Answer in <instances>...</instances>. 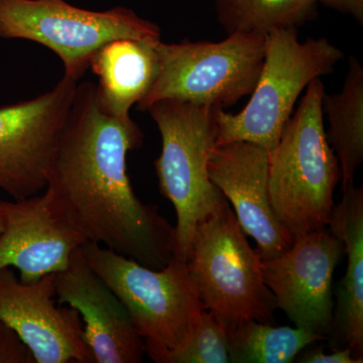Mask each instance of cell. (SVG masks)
Returning <instances> with one entry per match:
<instances>
[{"instance_id":"obj_1","label":"cell","mask_w":363,"mask_h":363,"mask_svg":"<svg viewBox=\"0 0 363 363\" xmlns=\"http://www.w3.org/2000/svg\"><path fill=\"white\" fill-rule=\"evenodd\" d=\"M143 142L130 116L104 109L96 84L78 83L45 189L88 241L160 269L174 257L175 226L131 186L126 159Z\"/></svg>"},{"instance_id":"obj_2","label":"cell","mask_w":363,"mask_h":363,"mask_svg":"<svg viewBox=\"0 0 363 363\" xmlns=\"http://www.w3.org/2000/svg\"><path fill=\"white\" fill-rule=\"evenodd\" d=\"M325 86L316 78L269 152V201L281 225L293 238L328 227L341 179L322 113Z\"/></svg>"},{"instance_id":"obj_3","label":"cell","mask_w":363,"mask_h":363,"mask_svg":"<svg viewBox=\"0 0 363 363\" xmlns=\"http://www.w3.org/2000/svg\"><path fill=\"white\" fill-rule=\"evenodd\" d=\"M80 252L128 310L145 354L168 362L188 342L204 310L187 260L174 255L166 267L154 269L91 241Z\"/></svg>"},{"instance_id":"obj_4","label":"cell","mask_w":363,"mask_h":363,"mask_svg":"<svg viewBox=\"0 0 363 363\" xmlns=\"http://www.w3.org/2000/svg\"><path fill=\"white\" fill-rule=\"evenodd\" d=\"M220 108L177 99H162L147 111L162 138L155 162L160 192L176 210L174 255L189 259L195 229L224 196L208 176V159L218 135Z\"/></svg>"},{"instance_id":"obj_5","label":"cell","mask_w":363,"mask_h":363,"mask_svg":"<svg viewBox=\"0 0 363 363\" xmlns=\"http://www.w3.org/2000/svg\"><path fill=\"white\" fill-rule=\"evenodd\" d=\"M343 59L342 51L325 38L302 43L297 28L267 33L264 66L250 101L238 114L217 112L216 145L243 140L271 152L303 91Z\"/></svg>"},{"instance_id":"obj_6","label":"cell","mask_w":363,"mask_h":363,"mask_svg":"<svg viewBox=\"0 0 363 363\" xmlns=\"http://www.w3.org/2000/svg\"><path fill=\"white\" fill-rule=\"evenodd\" d=\"M225 197L193 236L188 269L204 309L226 323H274L276 300L260 269V255L250 247Z\"/></svg>"},{"instance_id":"obj_7","label":"cell","mask_w":363,"mask_h":363,"mask_svg":"<svg viewBox=\"0 0 363 363\" xmlns=\"http://www.w3.org/2000/svg\"><path fill=\"white\" fill-rule=\"evenodd\" d=\"M159 73L136 109L177 99L224 109L252 93L266 55V35L233 33L221 42L157 43Z\"/></svg>"},{"instance_id":"obj_8","label":"cell","mask_w":363,"mask_h":363,"mask_svg":"<svg viewBox=\"0 0 363 363\" xmlns=\"http://www.w3.org/2000/svg\"><path fill=\"white\" fill-rule=\"evenodd\" d=\"M0 38L45 45L63 62L64 75L79 81L106 43L128 38L157 44L161 30L126 7L93 11L65 0H0Z\"/></svg>"},{"instance_id":"obj_9","label":"cell","mask_w":363,"mask_h":363,"mask_svg":"<svg viewBox=\"0 0 363 363\" xmlns=\"http://www.w3.org/2000/svg\"><path fill=\"white\" fill-rule=\"evenodd\" d=\"M64 75L52 90L0 106V190L26 199L47 187L48 173L77 88Z\"/></svg>"},{"instance_id":"obj_10","label":"cell","mask_w":363,"mask_h":363,"mask_svg":"<svg viewBox=\"0 0 363 363\" xmlns=\"http://www.w3.org/2000/svg\"><path fill=\"white\" fill-rule=\"evenodd\" d=\"M342 241L328 227L294 238L276 257H260V269L276 306L298 328L326 336L332 331V281Z\"/></svg>"},{"instance_id":"obj_11","label":"cell","mask_w":363,"mask_h":363,"mask_svg":"<svg viewBox=\"0 0 363 363\" xmlns=\"http://www.w3.org/2000/svg\"><path fill=\"white\" fill-rule=\"evenodd\" d=\"M55 274L26 284L11 267L0 269V321L16 332L35 363H95L80 315L57 302Z\"/></svg>"},{"instance_id":"obj_12","label":"cell","mask_w":363,"mask_h":363,"mask_svg":"<svg viewBox=\"0 0 363 363\" xmlns=\"http://www.w3.org/2000/svg\"><path fill=\"white\" fill-rule=\"evenodd\" d=\"M0 211L4 218L0 269L14 267L23 283L63 271L74 252L88 242L47 189L26 199L0 200Z\"/></svg>"},{"instance_id":"obj_13","label":"cell","mask_w":363,"mask_h":363,"mask_svg":"<svg viewBox=\"0 0 363 363\" xmlns=\"http://www.w3.org/2000/svg\"><path fill=\"white\" fill-rule=\"evenodd\" d=\"M269 161L264 147L235 140L215 145L207 167L210 181L231 203L238 223L257 241L262 259L281 255L294 242L272 211Z\"/></svg>"},{"instance_id":"obj_14","label":"cell","mask_w":363,"mask_h":363,"mask_svg":"<svg viewBox=\"0 0 363 363\" xmlns=\"http://www.w3.org/2000/svg\"><path fill=\"white\" fill-rule=\"evenodd\" d=\"M80 248L72 255L69 266L55 274L57 302L80 315L95 363L143 362L145 344L128 310L86 262Z\"/></svg>"},{"instance_id":"obj_15","label":"cell","mask_w":363,"mask_h":363,"mask_svg":"<svg viewBox=\"0 0 363 363\" xmlns=\"http://www.w3.org/2000/svg\"><path fill=\"white\" fill-rule=\"evenodd\" d=\"M342 193L328 225L342 241L347 255L332 330L336 342L350 348L353 357L363 359V188L352 185Z\"/></svg>"},{"instance_id":"obj_16","label":"cell","mask_w":363,"mask_h":363,"mask_svg":"<svg viewBox=\"0 0 363 363\" xmlns=\"http://www.w3.org/2000/svg\"><path fill=\"white\" fill-rule=\"evenodd\" d=\"M157 44L121 38L93 55L89 68L98 77L99 104L108 113L130 116L131 107L149 93L159 73Z\"/></svg>"},{"instance_id":"obj_17","label":"cell","mask_w":363,"mask_h":363,"mask_svg":"<svg viewBox=\"0 0 363 363\" xmlns=\"http://www.w3.org/2000/svg\"><path fill=\"white\" fill-rule=\"evenodd\" d=\"M326 117L327 140L337 157L342 190L353 185L354 174L363 162V68L355 57L348 59V72L340 92L322 98Z\"/></svg>"},{"instance_id":"obj_18","label":"cell","mask_w":363,"mask_h":363,"mask_svg":"<svg viewBox=\"0 0 363 363\" xmlns=\"http://www.w3.org/2000/svg\"><path fill=\"white\" fill-rule=\"evenodd\" d=\"M231 363H291L312 343L326 336L306 329L253 321L226 323Z\"/></svg>"},{"instance_id":"obj_19","label":"cell","mask_w":363,"mask_h":363,"mask_svg":"<svg viewBox=\"0 0 363 363\" xmlns=\"http://www.w3.org/2000/svg\"><path fill=\"white\" fill-rule=\"evenodd\" d=\"M317 0H215L217 21L228 35L298 28L317 16Z\"/></svg>"},{"instance_id":"obj_20","label":"cell","mask_w":363,"mask_h":363,"mask_svg":"<svg viewBox=\"0 0 363 363\" xmlns=\"http://www.w3.org/2000/svg\"><path fill=\"white\" fill-rule=\"evenodd\" d=\"M226 324L215 313L204 309L192 335L167 363H228Z\"/></svg>"},{"instance_id":"obj_21","label":"cell","mask_w":363,"mask_h":363,"mask_svg":"<svg viewBox=\"0 0 363 363\" xmlns=\"http://www.w3.org/2000/svg\"><path fill=\"white\" fill-rule=\"evenodd\" d=\"M0 363H35L32 352L16 332L0 321Z\"/></svg>"},{"instance_id":"obj_22","label":"cell","mask_w":363,"mask_h":363,"mask_svg":"<svg viewBox=\"0 0 363 363\" xmlns=\"http://www.w3.org/2000/svg\"><path fill=\"white\" fill-rule=\"evenodd\" d=\"M300 363H362L363 359L353 357L350 348L335 350L332 353H325L323 346L301 352L296 358Z\"/></svg>"},{"instance_id":"obj_23","label":"cell","mask_w":363,"mask_h":363,"mask_svg":"<svg viewBox=\"0 0 363 363\" xmlns=\"http://www.w3.org/2000/svg\"><path fill=\"white\" fill-rule=\"evenodd\" d=\"M317 2L352 16L360 25L363 23V0H317Z\"/></svg>"},{"instance_id":"obj_24","label":"cell","mask_w":363,"mask_h":363,"mask_svg":"<svg viewBox=\"0 0 363 363\" xmlns=\"http://www.w3.org/2000/svg\"><path fill=\"white\" fill-rule=\"evenodd\" d=\"M4 215H2L1 211H0V235L4 233Z\"/></svg>"}]
</instances>
